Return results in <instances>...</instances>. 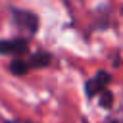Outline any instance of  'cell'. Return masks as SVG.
<instances>
[{"mask_svg":"<svg viewBox=\"0 0 123 123\" xmlns=\"http://www.w3.org/2000/svg\"><path fill=\"white\" fill-rule=\"evenodd\" d=\"M111 85V75L108 73V71H96L86 83H85V94H86V98L88 100H94V98H98L102 92H106L108 90V86Z\"/></svg>","mask_w":123,"mask_h":123,"instance_id":"cell-1","label":"cell"},{"mask_svg":"<svg viewBox=\"0 0 123 123\" xmlns=\"http://www.w3.org/2000/svg\"><path fill=\"white\" fill-rule=\"evenodd\" d=\"M13 23L15 27L25 35V38L35 37L38 29V17L33 12H23V10H13Z\"/></svg>","mask_w":123,"mask_h":123,"instance_id":"cell-2","label":"cell"},{"mask_svg":"<svg viewBox=\"0 0 123 123\" xmlns=\"http://www.w3.org/2000/svg\"><path fill=\"white\" fill-rule=\"evenodd\" d=\"M27 52V38H8V40H0V54L6 56H13V60H17L21 54Z\"/></svg>","mask_w":123,"mask_h":123,"instance_id":"cell-3","label":"cell"},{"mask_svg":"<svg viewBox=\"0 0 123 123\" xmlns=\"http://www.w3.org/2000/svg\"><path fill=\"white\" fill-rule=\"evenodd\" d=\"M98 100H100V106H102V108H106V110H110V108L113 106V94H111L110 90L102 92V94L98 96Z\"/></svg>","mask_w":123,"mask_h":123,"instance_id":"cell-4","label":"cell"},{"mask_svg":"<svg viewBox=\"0 0 123 123\" xmlns=\"http://www.w3.org/2000/svg\"><path fill=\"white\" fill-rule=\"evenodd\" d=\"M104 123H123V119H108V121H104Z\"/></svg>","mask_w":123,"mask_h":123,"instance_id":"cell-5","label":"cell"},{"mask_svg":"<svg viewBox=\"0 0 123 123\" xmlns=\"http://www.w3.org/2000/svg\"><path fill=\"white\" fill-rule=\"evenodd\" d=\"M12 123H33V121H12Z\"/></svg>","mask_w":123,"mask_h":123,"instance_id":"cell-6","label":"cell"},{"mask_svg":"<svg viewBox=\"0 0 123 123\" xmlns=\"http://www.w3.org/2000/svg\"><path fill=\"white\" fill-rule=\"evenodd\" d=\"M121 12H123V6H121Z\"/></svg>","mask_w":123,"mask_h":123,"instance_id":"cell-7","label":"cell"}]
</instances>
